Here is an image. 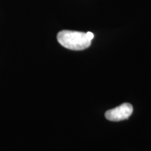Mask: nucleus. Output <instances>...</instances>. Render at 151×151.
<instances>
[{
  "mask_svg": "<svg viewBox=\"0 0 151 151\" xmlns=\"http://www.w3.org/2000/svg\"><path fill=\"white\" fill-rule=\"evenodd\" d=\"M57 39L62 46L73 50H84L91 44L86 33L81 32L62 30L58 34Z\"/></svg>",
  "mask_w": 151,
  "mask_h": 151,
  "instance_id": "obj_1",
  "label": "nucleus"
},
{
  "mask_svg": "<svg viewBox=\"0 0 151 151\" xmlns=\"http://www.w3.org/2000/svg\"><path fill=\"white\" fill-rule=\"evenodd\" d=\"M133 113V106L129 103H124L105 113V117L110 121H121L130 117Z\"/></svg>",
  "mask_w": 151,
  "mask_h": 151,
  "instance_id": "obj_2",
  "label": "nucleus"
},
{
  "mask_svg": "<svg viewBox=\"0 0 151 151\" xmlns=\"http://www.w3.org/2000/svg\"><path fill=\"white\" fill-rule=\"evenodd\" d=\"M86 35H87V36H88V39H90V40L92 41V39L94 38V35H93V34H92V32H88L86 33Z\"/></svg>",
  "mask_w": 151,
  "mask_h": 151,
  "instance_id": "obj_3",
  "label": "nucleus"
}]
</instances>
